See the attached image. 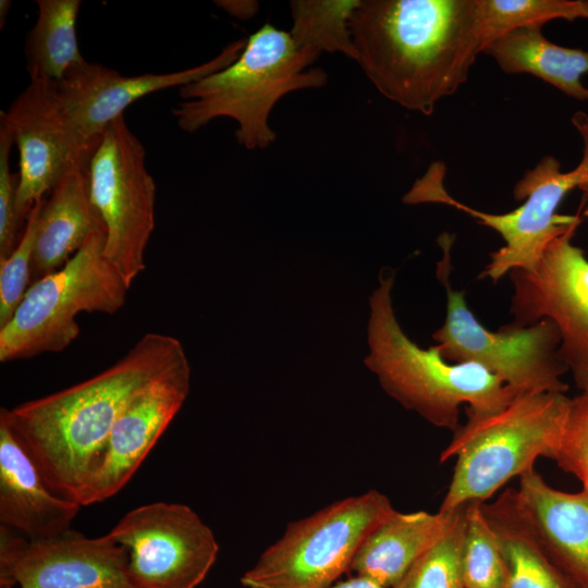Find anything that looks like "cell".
<instances>
[{
    "label": "cell",
    "mask_w": 588,
    "mask_h": 588,
    "mask_svg": "<svg viewBox=\"0 0 588 588\" xmlns=\"http://www.w3.org/2000/svg\"><path fill=\"white\" fill-rule=\"evenodd\" d=\"M348 26L377 90L425 115L466 83L486 47L477 0H359Z\"/></svg>",
    "instance_id": "obj_1"
},
{
    "label": "cell",
    "mask_w": 588,
    "mask_h": 588,
    "mask_svg": "<svg viewBox=\"0 0 588 588\" xmlns=\"http://www.w3.org/2000/svg\"><path fill=\"white\" fill-rule=\"evenodd\" d=\"M184 357L180 340L149 332L96 376L11 409L1 407L0 417L25 443L50 487L78 503L123 408Z\"/></svg>",
    "instance_id": "obj_2"
},
{
    "label": "cell",
    "mask_w": 588,
    "mask_h": 588,
    "mask_svg": "<svg viewBox=\"0 0 588 588\" xmlns=\"http://www.w3.org/2000/svg\"><path fill=\"white\" fill-rule=\"evenodd\" d=\"M395 274L383 269L369 297L364 359L384 392L404 408L436 427L456 431L460 407L467 415H485L507 405L517 394L497 376L473 363H452L437 345L425 350L401 328L392 303Z\"/></svg>",
    "instance_id": "obj_3"
},
{
    "label": "cell",
    "mask_w": 588,
    "mask_h": 588,
    "mask_svg": "<svg viewBox=\"0 0 588 588\" xmlns=\"http://www.w3.org/2000/svg\"><path fill=\"white\" fill-rule=\"evenodd\" d=\"M319 56L297 48L290 33L266 23L233 63L179 88L183 100L172 114L188 133L219 118L232 119L241 146L265 149L277 139L269 124L275 103L289 93L327 84L323 70L308 69Z\"/></svg>",
    "instance_id": "obj_4"
},
{
    "label": "cell",
    "mask_w": 588,
    "mask_h": 588,
    "mask_svg": "<svg viewBox=\"0 0 588 588\" xmlns=\"http://www.w3.org/2000/svg\"><path fill=\"white\" fill-rule=\"evenodd\" d=\"M569 400L565 393H524L497 412L467 415L440 454L441 463L451 457L456 463L439 511L483 503L510 479L534 468L539 456L550 457Z\"/></svg>",
    "instance_id": "obj_5"
},
{
    "label": "cell",
    "mask_w": 588,
    "mask_h": 588,
    "mask_svg": "<svg viewBox=\"0 0 588 588\" xmlns=\"http://www.w3.org/2000/svg\"><path fill=\"white\" fill-rule=\"evenodd\" d=\"M572 122L584 144L577 167L563 172L558 159L544 156L516 182L513 196L523 204L510 212H482L454 199L444 188V166L440 162L429 167L404 195L403 201L407 205L438 203L452 206L497 231L505 244L490 254V262L480 278L497 282L514 269L534 270L548 246L581 222L580 209L574 216L558 212L564 197L588 175V115L578 111Z\"/></svg>",
    "instance_id": "obj_6"
},
{
    "label": "cell",
    "mask_w": 588,
    "mask_h": 588,
    "mask_svg": "<svg viewBox=\"0 0 588 588\" xmlns=\"http://www.w3.org/2000/svg\"><path fill=\"white\" fill-rule=\"evenodd\" d=\"M106 231L93 233L60 269L30 284L13 317L0 327V362L65 350L79 334V313L112 315L130 286L106 259Z\"/></svg>",
    "instance_id": "obj_7"
},
{
    "label": "cell",
    "mask_w": 588,
    "mask_h": 588,
    "mask_svg": "<svg viewBox=\"0 0 588 588\" xmlns=\"http://www.w3.org/2000/svg\"><path fill=\"white\" fill-rule=\"evenodd\" d=\"M454 237L442 233L438 243L442 258L437 275L446 291L443 324L433 333L437 347L452 363H473L499 377L515 394L565 393L568 385L561 377L568 371L560 356L561 336L550 319L520 327L507 323L493 332L480 323L468 308L464 292L449 280Z\"/></svg>",
    "instance_id": "obj_8"
},
{
    "label": "cell",
    "mask_w": 588,
    "mask_h": 588,
    "mask_svg": "<svg viewBox=\"0 0 588 588\" xmlns=\"http://www.w3.org/2000/svg\"><path fill=\"white\" fill-rule=\"evenodd\" d=\"M377 490L352 495L286 525L241 577L246 588H329L366 536L394 512Z\"/></svg>",
    "instance_id": "obj_9"
},
{
    "label": "cell",
    "mask_w": 588,
    "mask_h": 588,
    "mask_svg": "<svg viewBox=\"0 0 588 588\" xmlns=\"http://www.w3.org/2000/svg\"><path fill=\"white\" fill-rule=\"evenodd\" d=\"M90 200L106 231L103 254L128 286L145 270L155 230L156 184L146 151L121 115L102 132L86 167Z\"/></svg>",
    "instance_id": "obj_10"
},
{
    "label": "cell",
    "mask_w": 588,
    "mask_h": 588,
    "mask_svg": "<svg viewBox=\"0 0 588 588\" xmlns=\"http://www.w3.org/2000/svg\"><path fill=\"white\" fill-rule=\"evenodd\" d=\"M107 536L127 550L135 588H195L219 552L212 530L181 503L140 505L127 512Z\"/></svg>",
    "instance_id": "obj_11"
},
{
    "label": "cell",
    "mask_w": 588,
    "mask_h": 588,
    "mask_svg": "<svg viewBox=\"0 0 588 588\" xmlns=\"http://www.w3.org/2000/svg\"><path fill=\"white\" fill-rule=\"evenodd\" d=\"M579 224L556 237L534 270L514 269L510 311L516 326L552 320L560 356L577 385L588 391V258L572 243Z\"/></svg>",
    "instance_id": "obj_12"
},
{
    "label": "cell",
    "mask_w": 588,
    "mask_h": 588,
    "mask_svg": "<svg viewBox=\"0 0 588 588\" xmlns=\"http://www.w3.org/2000/svg\"><path fill=\"white\" fill-rule=\"evenodd\" d=\"M135 588L128 552L106 535L69 529L28 539L0 526V588Z\"/></svg>",
    "instance_id": "obj_13"
},
{
    "label": "cell",
    "mask_w": 588,
    "mask_h": 588,
    "mask_svg": "<svg viewBox=\"0 0 588 588\" xmlns=\"http://www.w3.org/2000/svg\"><path fill=\"white\" fill-rule=\"evenodd\" d=\"M19 151L17 211L23 219L72 170L85 167L94 148L69 125L54 83L30 79L7 111L0 112Z\"/></svg>",
    "instance_id": "obj_14"
},
{
    "label": "cell",
    "mask_w": 588,
    "mask_h": 588,
    "mask_svg": "<svg viewBox=\"0 0 588 588\" xmlns=\"http://www.w3.org/2000/svg\"><path fill=\"white\" fill-rule=\"evenodd\" d=\"M191 367L184 357L145 384L115 420L94 471L82 490V506L103 502L132 479L186 401Z\"/></svg>",
    "instance_id": "obj_15"
},
{
    "label": "cell",
    "mask_w": 588,
    "mask_h": 588,
    "mask_svg": "<svg viewBox=\"0 0 588 588\" xmlns=\"http://www.w3.org/2000/svg\"><path fill=\"white\" fill-rule=\"evenodd\" d=\"M246 45L238 39L209 61L185 70L124 76L99 63L85 62L62 81L53 82L57 101L69 125L87 146L95 147L110 123L140 98L183 87L233 63Z\"/></svg>",
    "instance_id": "obj_16"
},
{
    "label": "cell",
    "mask_w": 588,
    "mask_h": 588,
    "mask_svg": "<svg viewBox=\"0 0 588 588\" xmlns=\"http://www.w3.org/2000/svg\"><path fill=\"white\" fill-rule=\"evenodd\" d=\"M81 504L57 493L25 443L0 417V526L28 539L71 529Z\"/></svg>",
    "instance_id": "obj_17"
},
{
    "label": "cell",
    "mask_w": 588,
    "mask_h": 588,
    "mask_svg": "<svg viewBox=\"0 0 588 588\" xmlns=\"http://www.w3.org/2000/svg\"><path fill=\"white\" fill-rule=\"evenodd\" d=\"M516 493L550 558L578 588H588V494L556 490L535 468L519 476Z\"/></svg>",
    "instance_id": "obj_18"
},
{
    "label": "cell",
    "mask_w": 588,
    "mask_h": 588,
    "mask_svg": "<svg viewBox=\"0 0 588 588\" xmlns=\"http://www.w3.org/2000/svg\"><path fill=\"white\" fill-rule=\"evenodd\" d=\"M457 512L394 511L366 536L348 572L393 588L415 562L446 534Z\"/></svg>",
    "instance_id": "obj_19"
},
{
    "label": "cell",
    "mask_w": 588,
    "mask_h": 588,
    "mask_svg": "<svg viewBox=\"0 0 588 588\" xmlns=\"http://www.w3.org/2000/svg\"><path fill=\"white\" fill-rule=\"evenodd\" d=\"M86 167L70 171L42 203L30 284L63 267L93 233L105 229L90 200Z\"/></svg>",
    "instance_id": "obj_20"
},
{
    "label": "cell",
    "mask_w": 588,
    "mask_h": 588,
    "mask_svg": "<svg viewBox=\"0 0 588 588\" xmlns=\"http://www.w3.org/2000/svg\"><path fill=\"white\" fill-rule=\"evenodd\" d=\"M502 554L504 588H578L550 558L517 500L506 489L491 503H481Z\"/></svg>",
    "instance_id": "obj_21"
},
{
    "label": "cell",
    "mask_w": 588,
    "mask_h": 588,
    "mask_svg": "<svg viewBox=\"0 0 588 588\" xmlns=\"http://www.w3.org/2000/svg\"><path fill=\"white\" fill-rule=\"evenodd\" d=\"M541 28L511 30L489 42L482 52L506 74H530L571 98L588 101V87L581 83L588 73V50L553 44Z\"/></svg>",
    "instance_id": "obj_22"
},
{
    "label": "cell",
    "mask_w": 588,
    "mask_h": 588,
    "mask_svg": "<svg viewBox=\"0 0 588 588\" xmlns=\"http://www.w3.org/2000/svg\"><path fill=\"white\" fill-rule=\"evenodd\" d=\"M37 19L25 46L30 79L62 81L84 64L77 42L79 0H38Z\"/></svg>",
    "instance_id": "obj_23"
},
{
    "label": "cell",
    "mask_w": 588,
    "mask_h": 588,
    "mask_svg": "<svg viewBox=\"0 0 588 588\" xmlns=\"http://www.w3.org/2000/svg\"><path fill=\"white\" fill-rule=\"evenodd\" d=\"M358 3L359 0L290 1L293 21L290 35L295 46L318 54L340 52L354 60L348 22Z\"/></svg>",
    "instance_id": "obj_24"
},
{
    "label": "cell",
    "mask_w": 588,
    "mask_h": 588,
    "mask_svg": "<svg viewBox=\"0 0 588 588\" xmlns=\"http://www.w3.org/2000/svg\"><path fill=\"white\" fill-rule=\"evenodd\" d=\"M486 46L498 37L526 26L554 20L588 19L587 0H477Z\"/></svg>",
    "instance_id": "obj_25"
},
{
    "label": "cell",
    "mask_w": 588,
    "mask_h": 588,
    "mask_svg": "<svg viewBox=\"0 0 588 588\" xmlns=\"http://www.w3.org/2000/svg\"><path fill=\"white\" fill-rule=\"evenodd\" d=\"M461 569L465 588H504L502 554L479 502L464 507Z\"/></svg>",
    "instance_id": "obj_26"
},
{
    "label": "cell",
    "mask_w": 588,
    "mask_h": 588,
    "mask_svg": "<svg viewBox=\"0 0 588 588\" xmlns=\"http://www.w3.org/2000/svg\"><path fill=\"white\" fill-rule=\"evenodd\" d=\"M464 506L446 534L421 555L393 588H465L461 569Z\"/></svg>",
    "instance_id": "obj_27"
},
{
    "label": "cell",
    "mask_w": 588,
    "mask_h": 588,
    "mask_svg": "<svg viewBox=\"0 0 588 588\" xmlns=\"http://www.w3.org/2000/svg\"><path fill=\"white\" fill-rule=\"evenodd\" d=\"M42 203L44 198L30 209L23 234L11 255L0 259V327L13 317L30 285L32 260Z\"/></svg>",
    "instance_id": "obj_28"
},
{
    "label": "cell",
    "mask_w": 588,
    "mask_h": 588,
    "mask_svg": "<svg viewBox=\"0 0 588 588\" xmlns=\"http://www.w3.org/2000/svg\"><path fill=\"white\" fill-rule=\"evenodd\" d=\"M549 458L576 476L588 494V391L571 397L561 438Z\"/></svg>",
    "instance_id": "obj_29"
},
{
    "label": "cell",
    "mask_w": 588,
    "mask_h": 588,
    "mask_svg": "<svg viewBox=\"0 0 588 588\" xmlns=\"http://www.w3.org/2000/svg\"><path fill=\"white\" fill-rule=\"evenodd\" d=\"M13 145L10 130L0 119V259L14 250L26 224L16 207L19 173H12L10 167Z\"/></svg>",
    "instance_id": "obj_30"
},
{
    "label": "cell",
    "mask_w": 588,
    "mask_h": 588,
    "mask_svg": "<svg viewBox=\"0 0 588 588\" xmlns=\"http://www.w3.org/2000/svg\"><path fill=\"white\" fill-rule=\"evenodd\" d=\"M215 3L230 15L241 20L255 15L259 7L257 1L250 0H220L215 1Z\"/></svg>",
    "instance_id": "obj_31"
},
{
    "label": "cell",
    "mask_w": 588,
    "mask_h": 588,
    "mask_svg": "<svg viewBox=\"0 0 588 588\" xmlns=\"http://www.w3.org/2000/svg\"><path fill=\"white\" fill-rule=\"evenodd\" d=\"M329 588H385V587L366 577L354 576L347 580L333 584Z\"/></svg>",
    "instance_id": "obj_32"
},
{
    "label": "cell",
    "mask_w": 588,
    "mask_h": 588,
    "mask_svg": "<svg viewBox=\"0 0 588 588\" xmlns=\"http://www.w3.org/2000/svg\"><path fill=\"white\" fill-rule=\"evenodd\" d=\"M577 188L583 194L581 205L579 209L583 217L588 219V175L580 182Z\"/></svg>",
    "instance_id": "obj_33"
},
{
    "label": "cell",
    "mask_w": 588,
    "mask_h": 588,
    "mask_svg": "<svg viewBox=\"0 0 588 588\" xmlns=\"http://www.w3.org/2000/svg\"><path fill=\"white\" fill-rule=\"evenodd\" d=\"M11 5H12V2L9 0L0 1V27L1 28L3 27V24L5 23Z\"/></svg>",
    "instance_id": "obj_34"
}]
</instances>
